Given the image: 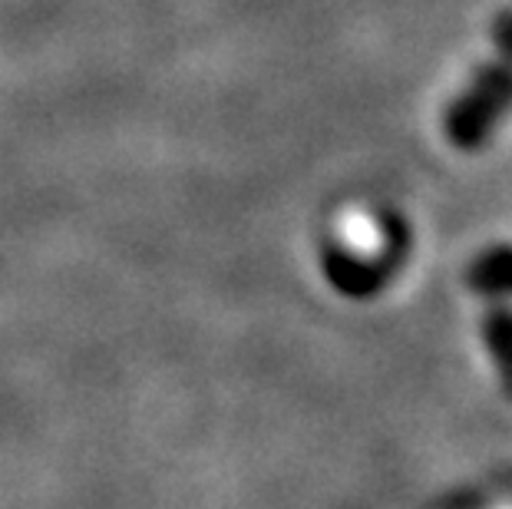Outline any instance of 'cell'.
<instances>
[{"label":"cell","instance_id":"1","mask_svg":"<svg viewBox=\"0 0 512 509\" xmlns=\"http://www.w3.org/2000/svg\"><path fill=\"white\" fill-rule=\"evenodd\" d=\"M512 113V0L493 27V50L470 83L453 96L443 116V133L460 153H479Z\"/></svg>","mask_w":512,"mask_h":509},{"label":"cell","instance_id":"2","mask_svg":"<svg viewBox=\"0 0 512 509\" xmlns=\"http://www.w3.org/2000/svg\"><path fill=\"white\" fill-rule=\"evenodd\" d=\"M410 252V229L400 215H380L377 235L370 245L351 235H328L321 245V272L334 291L344 298L367 301L377 298L394 275L400 272L403 258Z\"/></svg>","mask_w":512,"mask_h":509},{"label":"cell","instance_id":"3","mask_svg":"<svg viewBox=\"0 0 512 509\" xmlns=\"http://www.w3.org/2000/svg\"><path fill=\"white\" fill-rule=\"evenodd\" d=\"M483 318H479V338L496 367L499 387L512 400V295H486Z\"/></svg>","mask_w":512,"mask_h":509},{"label":"cell","instance_id":"4","mask_svg":"<svg viewBox=\"0 0 512 509\" xmlns=\"http://www.w3.org/2000/svg\"><path fill=\"white\" fill-rule=\"evenodd\" d=\"M466 285L473 288L476 298L512 295V245L483 248L466 268Z\"/></svg>","mask_w":512,"mask_h":509}]
</instances>
